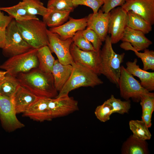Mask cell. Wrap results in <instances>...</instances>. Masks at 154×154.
<instances>
[{
    "mask_svg": "<svg viewBox=\"0 0 154 154\" xmlns=\"http://www.w3.org/2000/svg\"><path fill=\"white\" fill-rule=\"evenodd\" d=\"M151 26L142 17L132 11L127 12V26L128 27L147 34L151 31Z\"/></svg>",
    "mask_w": 154,
    "mask_h": 154,
    "instance_id": "d4e9b609",
    "label": "cell"
},
{
    "mask_svg": "<svg viewBox=\"0 0 154 154\" xmlns=\"http://www.w3.org/2000/svg\"><path fill=\"white\" fill-rule=\"evenodd\" d=\"M37 49L32 48L26 52L9 57L0 65V68L7 71V74L16 77L20 73L38 68Z\"/></svg>",
    "mask_w": 154,
    "mask_h": 154,
    "instance_id": "5b68a950",
    "label": "cell"
},
{
    "mask_svg": "<svg viewBox=\"0 0 154 154\" xmlns=\"http://www.w3.org/2000/svg\"><path fill=\"white\" fill-rule=\"evenodd\" d=\"M127 12L131 11L151 25L154 24V0H125L121 7Z\"/></svg>",
    "mask_w": 154,
    "mask_h": 154,
    "instance_id": "4fadbf2b",
    "label": "cell"
},
{
    "mask_svg": "<svg viewBox=\"0 0 154 154\" xmlns=\"http://www.w3.org/2000/svg\"><path fill=\"white\" fill-rule=\"evenodd\" d=\"M146 141L138 139L131 135L123 143V154H147L149 153Z\"/></svg>",
    "mask_w": 154,
    "mask_h": 154,
    "instance_id": "44dd1931",
    "label": "cell"
},
{
    "mask_svg": "<svg viewBox=\"0 0 154 154\" xmlns=\"http://www.w3.org/2000/svg\"><path fill=\"white\" fill-rule=\"evenodd\" d=\"M12 98L0 94V119L3 127L9 132L24 126L16 117Z\"/></svg>",
    "mask_w": 154,
    "mask_h": 154,
    "instance_id": "9c48e42d",
    "label": "cell"
},
{
    "mask_svg": "<svg viewBox=\"0 0 154 154\" xmlns=\"http://www.w3.org/2000/svg\"><path fill=\"white\" fill-rule=\"evenodd\" d=\"M118 85L121 96L126 100L131 98L137 101L140 100L142 95L150 92L143 88L140 82L135 79L123 66L121 67Z\"/></svg>",
    "mask_w": 154,
    "mask_h": 154,
    "instance_id": "52a82bcc",
    "label": "cell"
},
{
    "mask_svg": "<svg viewBox=\"0 0 154 154\" xmlns=\"http://www.w3.org/2000/svg\"><path fill=\"white\" fill-rule=\"evenodd\" d=\"M104 3L101 10L106 13H109L111 10L118 6L121 7L125 0H102Z\"/></svg>",
    "mask_w": 154,
    "mask_h": 154,
    "instance_id": "8d00e7d4",
    "label": "cell"
},
{
    "mask_svg": "<svg viewBox=\"0 0 154 154\" xmlns=\"http://www.w3.org/2000/svg\"><path fill=\"white\" fill-rule=\"evenodd\" d=\"M16 21L23 39L32 48L38 49L49 44L47 26L39 19Z\"/></svg>",
    "mask_w": 154,
    "mask_h": 154,
    "instance_id": "3957f363",
    "label": "cell"
},
{
    "mask_svg": "<svg viewBox=\"0 0 154 154\" xmlns=\"http://www.w3.org/2000/svg\"><path fill=\"white\" fill-rule=\"evenodd\" d=\"M6 40L2 49L9 57L26 52L32 48L22 38L16 25L12 19L6 29Z\"/></svg>",
    "mask_w": 154,
    "mask_h": 154,
    "instance_id": "8992f818",
    "label": "cell"
},
{
    "mask_svg": "<svg viewBox=\"0 0 154 154\" xmlns=\"http://www.w3.org/2000/svg\"><path fill=\"white\" fill-rule=\"evenodd\" d=\"M73 4L75 7L79 5H84L91 8L94 13H97L103 5L102 0H73Z\"/></svg>",
    "mask_w": 154,
    "mask_h": 154,
    "instance_id": "d590c367",
    "label": "cell"
},
{
    "mask_svg": "<svg viewBox=\"0 0 154 154\" xmlns=\"http://www.w3.org/2000/svg\"><path fill=\"white\" fill-rule=\"evenodd\" d=\"M120 47L126 50L133 51L135 55L140 58L143 62V69L147 71L149 70H154V51L147 48L143 52H139L135 50L131 45L127 42H123L120 45Z\"/></svg>",
    "mask_w": 154,
    "mask_h": 154,
    "instance_id": "603a6c76",
    "label": "cell"
},
{
    "mask_svg": "<svg viewBox=\"0 0 154 154\" xmlns=\"http://www.w3.org/2000/svg\"><path fill=\"white\" fill-rule=\"evenodd\" d=\"M1 11L0 9V28L5 29L13 18L10 16L5 15Z\"/></svg>",
    "mask_w": 154,
    "mask_h": 154,
    "instance_id": "74e56055",
    "label": "cell"
},
{
    "mask_svg": "<svg viewBox=\"0 0 154 154\" xmlns=\"http://www.w3.org/2000/svg\"><path fill=\"white\" fill-rule=\"evenodd\" d=\"M82 33L92 44L95 50H100L102 42L94 31L86 28L82 31Z\"/></svg>",
    "mask_w": 154,
    "mask_h": 154,
    "instance_id": "e575fe53",
    "label": "cell"
},
{
    "mask_svg": "<svg viewBox=\"0 0 154 154\" xmlns=\"http://www.w3.org/2000/svg\"><path fill=\"white\" fill-rule=\"evenodd\" d=\"M108 26V33L111 35L112 44L121 40L127 26V12L121 7L111 10Z\"/></svg>",
    "mask_w": 154,
    "mask_h": 154,
    "instance_id": "7c38bea8",
    "label": "cell"
},
{
    "mask_svg": "<svg viewBox=\"0 0 154 154\" xmlns=\"http://www.w3.org/2000/svg\"><path fill=\"white\" fill-rule=\"evenodd\" d=\"M70 51L73 62L92 71L98 75L100 74L101 50L85 51L77 47L73 43Z\"/></svg>",
    "mask_w": 154,
    "mask_h": 154,
    "instance_id": "ba28073f",
    "label": "cell"
},
{
    "mask_svg": "<svg viewBox=\"0 0 154 154\" xmlns=\"http://www.w3.org/2000/svg\"><path fill=\"white\" fill-rule=\"evenodd\" d=\"M129 125L135 137L145 141L151 139V135L149 127L142 120H131L129 121Z\"/></svg>",
    "mask_w": 154,
    "mask_h": 154,
    "instance_id": "83f0119b",
    "label": "cell"
},
{
    "mask_svg": "<svg viewBox=\"0 0 154 154\" xmlns=\"http://www.w3.org/2000/svg\"><path fill=\"white\" fill-rule=\"evenodd\" d=\"M72 70L71 64L64 65L61 63L58 59L55 60L52 74L54 86L58 92L60 91L69 79Z\"/></svg>",
    "mask_w": 154,
    "mask_h": 154,
    "instance_id": "ffe728a7",
    "label": "cell"
},
{
    "mask_svg": "<svg viewBox=\"0 0 154 154\" xmlns=\"http://www.w3.org/2000/svg\"><path fill=\"white\" fill-rule=\"evenodd\" d=\"M7 72L6 71H3L0 70V85L4 80Z\"/></svg>",
    "mask_w": 154,
    "mask_h": 154,
    "instance_id": "ab89813d",
    "label": "cell"
},
{
    "mask_svg": "<svg viewBox=\"0 0 154 154\" xmlns=\"http://www.w3.org/2000/svg\"><path fill=\"white\" fill-rule=\"evenodd\" d=\"M1 10L7 13L9 16L16 21H24L32 19H38L36 15L29 13L22 1L12 6L0 7Z\"/></svg>",
    "mask_w": 154,
    "mask_h": 154,
    "instance_id": "4316f807",
    "label": "cell"
},
{
    "mask_svg": "<svg viewBox=\"0 0 154 154\" xmlns=\"http://www.w3.org/2000/svg\"><path fill=\"white\" fill-rule=\"evenodd\" d=\"M137 60L126 63L127 70L133 76L139 78L142 86L150 92L154 90V72H149L141 68L137 64Z\"/></svg>",
    "mask_w": 154,
    "mask_h": 154,
    "instance_id": "ac0fdd59",
    "label": "cell"
},
{
    "mask_svg": "<svg viewBox=\"0 0 154 154\" xmlns=\"http://www.w3.org/2000/svg\"><path fill=\"white\" fill-rule=\"evenodd\" d=\"M142 32L127 27L121 40L130 43L137 51L144 50L152 44Z\"/></svg>",
    "mask_w": 154,
    "mask_h": 154,
    "instance_id": "d6986e66",
    "label": "cell"
},
{
    "mask_svg": "<svg viewBox=\"0 0 154 154\" xmlns=\"http://www.w3.org/2000/svg\"><path fill=\"white\" fill-rule=\"evenodd\" d=\"M48 107L52 119L67 116L79 110L78 101L68 94L50 98Z\"/></svg>",
    "mask_w": 154,
    "mask_h": 154,
    "instance_id": "8fae6325",
    "label": "cell"
},
{
    "mask_svg": "<svg viewBox=\"0 0 154 154\" xmlns=\"http://www.w3.org/2000/svg\"><path fill=\"white\" fill-rule=\"evenodd\" d=\"M94 113L99 120L105 122L110 119V116L113 113V108L106 100L102 104L97 107Z\"/></svg>",
    "mask_w": 154,
    "mask_h": 154,
    "instance_id": "d6a6232c",
    "label": "cell"
},
{
    "mask_svg": "<svg viewBox=\"0 0 154 154\" xmlns=\"http://www.w3.org/2000/svg\"><path fill=\"white\" fill-rule=\"evenodd\" d=\"M140 104L142 107L141 118L149 128L151 127V117L154 110V94L148 93L142 95L140 99Z\"/></svg>",
    "mask_w": 154,
    "mask_h": 154,
    "instance_id": "cb8c5ba5",
    "label": "cell"
},
{
    "mask_svg": "<svg viewBox=\"0 0 154 154\" xmlns=\"http://www.w3.org/2000/svg\"><path fill=\"white\" fill-rule=\"evenodd\" d=\"M6 29L0 28V48L3 49L4 47L6 40Z\"/></svg>",
    "mask_w": 154,
    "mask_h": 154,
    "instance_id": "f35d334b",
    "label": "cell"
},
{
    "mask_svg": "<svg viewBox=\"0 0 154 154\" xmlns=\"http://www.w3.org/2000/svg\"><path fill=\"white\" fill-rule=\"evenodd\" d=\"M87 17L80 19L70 18L69 20L58 27L50 28L51 32L57 34L62 40L72 38L77 31L84 29L87 26Z\"/></svg>",
    "mask_w": 154,
    "mask_h": 154,
    "instance_id": "9a60e30c",
    "label": "cell"
},
{
    "mask_svg": "<svg viewBox=\"0 0 154 154\" xmlns=\"http://www.w3.org/2000/svg\"><path fill=\"white\" fill-rule=\"evenodd\" d=\"M72 39L74 44L82 50L85 51L95 50L92 44L82 34V31L76 32Z\"/></svg>",
    "mask_w": 154,
    "mask_h": 154,
    "instance_id": "836d02e7",
    "label": "cell"
},
{
    "mask_svg": "<svg viewBox=\"0 0 154 154\" xmlns=\"http://www.w3.org/2000/svg\"><path fill=\"white\" fill-rule=\"evenodd\" d=\"M106 101L112 107L113 113H116L123 114L127 113L131 108L129 101H121L119 99L116 98L113 95H112Z\"/></svg>",
    "mask_w": 154,
    "mask_h": 154,
    "instance_id": "4dcf8cb0",
    "label": "cell"
},
{
    "mask_svg": "<svg viewBox=\"0 0 154 154\" xmlns=\"http://www.w3.org/2000/svg\"><path fill=\"white\" fill-rule=\"evenodd\" d=\"M47 33L49 44L48 45L51 52L55 53L59 61L64 65L72 64L73 62L70 51L72 38L62 40L56 33L48 29Z\"/></svg>",
    "mask_w": 154,
    "mask_h": 154,
    "instance_id": "30bf717a",
    "label": "cell"
},
{
    "mask_svg": "<svg viewBox=\"0 0 154 154\" xmlns=\"http://www.w3.org/2000/svg\"><path fill=\"white\" fill-rule=\"evenodd\" d=\"M20 86L16 77L7 74L0 85V94L11 98Z\"/></svg>",
    "mask_w": 154,
    "mask_h": 154,
    "instance_id": "f1b7e54d",
    "label": "cell"
},
{
    "mask_svg": "<svg viewBox=\"0 0 154 154\" xmlns=\"http://www.w3.org/2000/svg\"><path fill=\"white\" fill-rule=\"evenodd\" d=\"M73 0H48L47 8L50 10L68 11L74 10Z\"/></svg>",
    "mask_w": 154,
    "mask_h": 154,
    "instance_id": "1f68e13d",
    "label": "cell"
},
{
    "mask_svg": "<svg viewBox=\"0 0 154 154\" xmlns=\"http://www.w3.org/2000/svg\"><path fill=\"white\" fill-rule=\"evenodd\" d=\"M110 12L104 13L101 9L96 13H91L87 17V29L94 31L102 42L104 41L108 33Z\"/></svg>",
    "mask_w": 154,
    "mask_h": 154,
    "instance_id": "5bb4252c",
    "label": "cell"
},
{
    "mask_svg": "<svg viewBox=\"0 0 154 154\" xmlns=\"http://www.w3.org/2000/svg\"><path fill=\"white\" fill-rule=\"evenodd\" d=\"M22 2L28 12L33 15H39L43 17L50 10L44 6L40 0H22Z\"/></svg>",
    "mask_w": 154,
    "mask_h": 154,
    "instance_id": "f546056e",
    "label": "cell"
},
{
    "mask_svg": "<svg viewBox=\"0 0 154 154\" xmlns=\"http://www.w3.org/2000/svg\"><path fill=\"white\" fill-rule=\"evenodd\" d=\"M71 65V74L56 97L68 95L72 90L80 87H94L103 83L98 75L92 71L74 62Z\"/></svg>",
    "mask_w": 154,
    "mask_h": 154,
    "instance_id": "277c9868",
    "label": "cell"
},
{
    "mask_svg": "<svg viewBox=\"0 0 154 154\" xmlns=\"http://www.w3.org/2000/svg\"><path fill=\"white\" fill-rule=\"evenodd\" d=\"M101 50L100 74L106 76L110 82L118 85L120 76L121 64L125 53L117 54L114 51L110 37L108 35Z\"/></svg>",
    "mask_w": 154,
    "mask_h": 154,
    "instance_id": "7a4b0ae2",
    "label": "cell"
},
{
    "mask_svg": "<svg viewBox=\"0 0 154 154\" xmlns=\"http://www.w3.org/2000/svg\"><path fill=\"white\" fill-rule=\"evenodd\" d=\"M16 77L20 86L39 98H53L58 95L52 73L44 72L37 68L20 73Z\"/></svg>",
    "mask_w": 154,
    "mask_h": 154,
    "instance_id": "6da1fadb",
    "label": "cell"
},
{
    "mask_svg": "<svg viewBox=\"0 0 154 154\" xmlns=\"http://www.w3.org/2000/svg\"><path fill=\"white\" fill-rule=\"evenodd\" d=\"M49 99L40 98L23 113V116L38 121L51 120L52 119L48 107Z\"/></svg>",
    "mask_w": 154,
    "mask_h": 154,
    "instance_id": "2e32d148",
    "label": "cell"
},
{
    "mask_svg": "<svg viewBox=\"0 0 154 154\" xmlns=\"http://www.w3.org/2000/svg\"><path fill=\"white\" fill-rule=\"evenodd\" d=\"M51 52L47 45L37 49V54L39 63L38 68L44 72L52 73L55 60Z\"/></svg>",
    "mask_w": 154,
    "mask_h": 154,
    "instance_id": "7402d4cb",
    "label": "cell"
},
{
    "mask_svg": "<svg viewBox=\"0 0 154 154\" xmlns=\"http://www.w3.org/2000/svg\"><path fill=\"white\" fill-rule=\"evenodd\" d=\"M70 12L50 10L47 14L42 17L43 21L46 26L50 28L58 27L68 20Z\"/></svg>",
    "mask_w": 154,
    "mask_h": 154,
    "instance_id": "484cf974",
    "label": "cell"
},
{
    "mask_svg": "<svg viewBox=\"0 0 154 154\" xmlns=\"http://www.w3.org/2000/svg\"><path fill=\"white\" fill-rule=\"evenodd\" d=\"M16 113H23L40 98L20 86L11 97Z\"/></svg>",
    "mask_w": 154,
    "mask_h": 154,
    "instance_id": "e0dca14e",
    "label": "cell"
}]
</instances>
